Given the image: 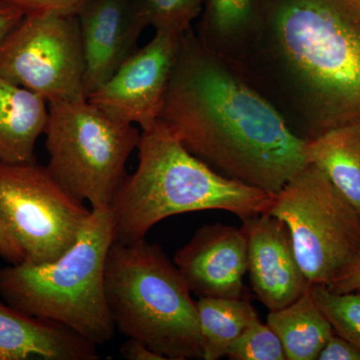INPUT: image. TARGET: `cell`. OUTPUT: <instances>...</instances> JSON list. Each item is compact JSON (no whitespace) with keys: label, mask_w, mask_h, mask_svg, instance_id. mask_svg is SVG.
<instances>
[{"label":"cell","mask_w":360,"mask_h":360,"mask_svg":"<svg viewBox=\"0 0 360 360\" xmlns=\"http://www.w3.org/2000/svg\"><path fill=\"white\" fill-rule=\"evenodd\" d=\"M47 120L49 103L44 97L0 75V161H37L35 143Z\"/></svg>","instance_id":"2e32d148"},{"label":"cell","mask_w":360,"mask_h":360,"mask_svg":"<svg viewBox=\"0 0 360 360\" xmlns=\"http://www.w3.org/2000/svg\"><path fill=\"white\" fill-rule=\"evenodd\" d=\"M104 284L116 330L167 360L203 359L196 303L160 245L146 238L113 241Z\"/></svg>","instance_id":"277c9868"},{"label":"cell","mask_w":360,"mask_h":360,"mask_svg":"<svg viewBox=\"0 0 360 360\" xmlns=\"http://www.w3.org/2000/svg\"><path fill=\"white\" fill-rule=\"evenodd\" d=\"M0 75L47 103L86 98L77 15L23 16L0 44Z\"/></svg>","instance_id":"9c48e42d"},{"label":"cell","mask_w":360,"mask_h":360,"mask_svg":"<svg viewBox=\"0 0 360 360\" xmlns=\"http://www.w3.org/2000/svg\"><path fill=\"white\" fill-rule=\"evenodd\" d=\"M120 354L129 360H167L141 341L129 338L120 347Z\"/></svg>","instance_id":"4316f807"},{"label":"cell","mask_w":360,"mask_h":360,"mask_svg":"<svg viewBox=\"0 0 360 360\" xmlns=\"http://www.w3.org/2000/svg\"><path fill=\"white\" fill-rule=\"evenodd\" d=\"M0 257L11 264L25 262V253L1 220H0Z\"/></svg>","instance_id":"484cf974"},{"label":"cell","mask_w":360,"mask_h":360,"mask_svg":"<svg viewBox=\"0 0 360 360\" xmlns=\"http://www.w3.org/2000/svg\"><path fill=\"white\" fill-rule=\"evenodd\" d=\"M77 18L84 52L87 98L139 49L137 42L148 26L135 0H89Z\"/></svg>","instance_id":"7c38bea8"},{"label":"cell","mask_w":360,"mask_h":360,"mask_svg":"<svg viewBox=\"0 0 360 360\" xmlns=\"http://www.w3.org/2000/svg\"><path fill=\"white\" fill-rule=\"evenodd\" d=\"M182 35L155 32L87 101L115 120L150 129L160 120Z\"/></svg>","instance_id":"30bf717a"},{"label":"cell","mask_w":360,"mask_h":360,"mask_svg":"<svg viewBox=\"0 0 360 360\" xmlns=\"http://www.w3.org/2000/svg\"><path fill=\"white\" fill-rule=\"evenodd\" d=\"M266 323L283 343L288 360H317L335 335L310 288L288 307L269 311Z\"/></svg>","instance_id":"ac0fdd59"},{"label":"cell","mask_w":360,"mask_h":360,"mask_svg":"<svg viewBox=\"0 0 360 360\" xmlns=\"http://www.w3.org/2000/svg\"><path fill=\"white\" fill-rule=\"evenodd\" d=\"M359 1L360 2V0H359Z\"/></svg>","instance_id":"f1b7e54d"},{"label":"cell","mask_w":360,"mask_h":360,"mask_svg":"<svg viewBox=\"0 0 360 360\" xmlns=\"http://www.w3.org/2000/svg\"><path fill=\"white\" fill-rule=\"evenodd\" d=\"M234 65L304 141L360 123V2L269 0Z\"/></svg>","instance_id":"7a4b0ae2"},{"label":"cell","mask_w":360,"mask_h":360,"mask_svg":"<svg viewBox=\"0 0 360 360\" xmlns=\"http://www.w3.org/2000/svg\"><path fill=\"white\" fill-rule=\"evenodd\" d=\"M174 262L194 295L245 298L248 233L243 225H203L175 252Z\"/></svg>","instance_id":"8fae6325"},{"label":"cell","mask_w":360,"mask_h":360,"mask_svg":"<svg viewBox=\"0 0 360 360\" xmlns=\"http://www.w3.org/2000/svg\"><path fill=\"white\" fill-rule=\"evenodd\" d=\"M27 14L77 15L89 0H0Z\"/></svg>","instance_id":"603a6c76"},{"label":"cell","mask_w":360,"mask_h":360,"mask_svg":"<svg viewBox=\"0 0 360 360\" xmlns=\"http://www.w3.org/2000/svg\"><path fill=\"white\" fill-rule=\"evenodd\" d=\"M195 303L203 360L227 357L232 343L260 321L257 310L245 298L200 297Z\"/></svg>","instance_id":"d6986e66"},{"label":"cell","mask_w":360,"mask_h":360,"mask_svg":"<svg viewBox=\"0 0 360 360\" xmlns=\"http://www.w3.org/2000/svg\"><path fill=\"white\" fill-rule=\"evenodd\" d=\"M317 360H360V349L335 333L322 348Z\"/></svg>","instance_id":"cb8c5ba5"},{"label":"cell","mask_w":360,"mask_h":360,"mask_svg":"<svg viewBox=\"0 0 360 360\" xmlns=\"http://www.w3.org/2000/svg\"><path fill=\"white\" fill-rule=\"evenodd\" d=\"M269 0H205L196 37L206 49L236 65L262 32Z\"/></svg>","instance_id":"9a60e30c"},{"label":"cell","mask_w":360,"mask_h":360,"mask_svg":"<svg viewBox=\"0 0 360 360\" xmlns=\"http://www.w3.org/2000/svg\"><path fill=\"white\" fill-rule=\"evenodd\" d=\"M84 203L37 161H0V220L26 262H53L75 245L91 214Z\"/></svg>","instance_id":"ba28073f"},{"label":"cell","mask_w":360,"mask_h":360,"mask_svg":"<svg viewBox=\"0 0 360 360\" xmlns=\"http://www.w3.org/2000/svg\"><path fill=\"white\" fill-rule=\"evenodd\" d=\"M97 359V345L70 328L0 300V360Z\"/></svg>","instance_id":"5bb4252c"},{"label":"cell","mask_w":360,"mask_h":360,"mask_svg":"<svg viewBox=\"0 0 360 360\" xmlns=\"http://www.w3.org/2000/svg\"><path fill=\"white\" fill-rule=\"evenodd\" d=\"M160 120L215 172L267 193L309 163L307 141L193 27L182 35Z\"/></svg>","instance_id":"6da1fadb"},{"label":"cell","mask_w":360,"mask_h":360,"mask_svg":"<svg viewBox=\"0 0 360 360\" xmlns=\"http://www.w3.org/2000/svg\"><path fill=\"white\" fill-rule=\"evenodd\" d=\"M44 134L54 179L91 210L110 208L141 132L85 98L49 103Z\"/></svg>","instance_id":"8992f818"},{"label":"cell","mask_w":360,"mask_h":360,"mask_svg":"<svg viewBox=\"0 0 360 360\" xmlns=\"http://www.w3.org/2000/svg\"><path fill=\"white\" fill-rule=\"evenodd\" d=\"M142 20L155 32L184 34L200 18L205 0H135Z\"/></svg>","instance_id":"44dd1931"},{"label":"cell","mask_w":360,"mask_h":360,"mask_svg":"<svg viewBox=\"0 0 360 360\" xmlns=\"http://www.w3.org/2000/svg\"><path fill=\"white\" fill-rule=\"evenodd\" d=\"M310 290L335 335L360 349V291L335 292L323 284L310 285Z\"/></svg>","instance_id":"ffe728a7"},{"label":"cell","mask_w":360,"mask_h":360,"mask_svg":"<svg viewBox=\"0 0 360 360\" xmlns=\"http://www.w3.org/2000/svg\"><path fill=\"white\" fill-rule=\"evenodd\" d=\"M227 357L233 360H285L283 343L267 323L258 321L232 343Z\"/></svg>","instance_id":"7402d4cb"},{"label":"cell","mask_w":360,"mask_h":360,"mask_svg":"<svg viewBox=\"0 0 360 360\" xmlns=\"http://www.w3.org/2000/svg\"><path fill=\"white\" fill-rule=\"evenodd\" d=\"M137 149L139 167L110 205L115 243L146 238L156 224L181 213L224 210L243 220L269 212L274 194L219 174L160 120L141 130Z\"/></svg>","instance_id":"3957f363"},{"label":"cell","mask_w":360,"mask_h":360,"mask_svg":"<svg viewBox=\"0 0 360 360\" xmlns=\"http://www.w3.org/2000/svg\"><path fill=\"white\" fill-rule=\"evenodd\" d=\"M243 221L251 288L269 311L283 309L310 288L296 259L290 231L269 212Z\"/></svg>","instance_id":"4fadbf2b"},{"label":"cell","mask_w":360,"mask_h":360,"mask_svg":"<svg viewBox=\"0 0 360 360\" xmlns=\"http://www.w3.org/2000/svg\"><path fill=\"white\" fill-rule=\"evenodd\" d=\"M113 238L110 208L91 210L75 245L58 259L0 269V295L21 312L58 322L96 345L115 338L104 272Z\"/></svg>","instance_id":"5b68a950"},{"label":"cell","mask_w":360,"mask_h":360,"mask_svg":"<svg viewBox=\"0 0 360 360\" xmlns=\"http://www.w3.org/2000/svg\"><path fill=\"white\" fill-rule=\"evenodd\" d=\"M290 231L310 285L328 286L360 250V214L312 163L274 194L269 210Z\"/></svg>","instance_id":"52a82bcc"},{"label":"cell","mask_w":360,"mask_h":360,"mask_svg":"<svg viewBox=\"0 0 360 360\" xmlns=\"http://www.w3.org/2000/svg\"><path fill=\"white\" fill-rule=\"evenodd\" d=\"M328 288L335 292L340 293L360 291V250L352 262Z\"/></svg>","instance_id":"d4e9b609"},{"label":"cell","mask_w":360,"mask_h":360,"mask_svg":"<svg viewBox=\"0 0 360 360\" xmlns=\"http://www.w3.org/2000/svg\"><path fill=\"white\" fill-rule=\"evenodd\" d=\"M23 16L25 14L20 9L0 1V44L13 32Z\"/></svg>","instance_id":"83f0119b"},{"label":"cell","mask_w":360,"mask_h":360,"mask_svg":"<svg viewBox=\"0 0 360 360\" xmlns=\"http://www.w3.org/2000/svg\"><path fill=\"white\" fill-rule=\"evenodd\" d=\"M309 163L321 169L360 214V123L329 129L307 141Z\"/></svg>","instance_id":"e0dca14e"}]
</instances>
